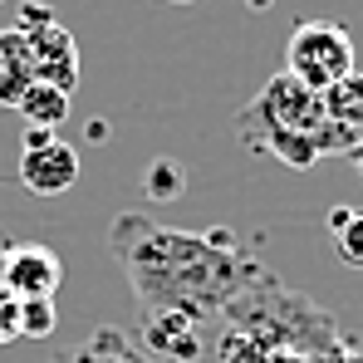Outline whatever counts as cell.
I'll use <instances>...</instances> for the list:
<instances>
[{
  "label": "cell",
  "mask_w": 363,
  "mask_h": 363,
  "mask_svg": "<svg viewBox=\"0 0 363 363\" xmlns=\"http://www.w3.org/2000/svg\"><path fill=\"white\" fill-rule=\"evenodd\" d=\"M143 191H147V201H182V191H186V167H182L177 157H157V162H147V172H143Z\"/></svg>",
  "instance_id": "obj_13"
},
{
  "label": "cell",
  "mask_w": 363,
  "mask_h": 363,
  "mask_svg": "<svg viewBox=\"0 0 363 363\" xmlns=\"http://www.w3.org/2000/svg\"><path fill=\"white\" fill-rule=\"evenodd\" d=\"M25 45H30V64H35L40 84H50L60 94L79 89V45H74V35L64 30L60 20L45 25V30H35V35H25Z\"/></svg>",
  "instance_id": "obj_8"
},
{
  "label": "cell",
  "mask_w": 363,
  "mask_h": 363,
  "mask_svg": "<svg viewBox=\"0 0 363 363\" xmlns=\"http://www.w3.org/2000/svg\"><path fill=\"white\" fill-rule=\"evenodd\" d=\"M15 177L35 196H64L79 182V152L60 138H50L40 147H20V172Z\"/></svg>",
  "instance_id": "obj_7"
},
{
  "label": "cell",
  "mask_w": 363,
  "mask_h": 363,
  "mask_svg": "<svg viewBox=\"0 0 363 363\" xmlns=\"http://www.w3.org/2000/svg\"><path fill=\"white\" fill-rule=\"evenodd\" d=\"M334 250H339V260H344V265L363 270V206L354 211V221H349L344 231H334Z\"/></svg>",
  "instance_id": "obj_15"
},
{
  "label": "cell",
  "mask_w": 363,
  "mask_h": 363,
  "mask_svg": "<svg viewBox=\"0 0 363 363\" xmlns=\"http://www.w3.org/2000/svg\"><path fill=\"white\" fill-rule=\"evenodd\" d=\"M50 138H60V133H50V128H25V133H20V147H40V143H50Z\"/></svg>",
  "instance_id": "obj_19"
},
{
  "label": "cell",
  "mask_w": 363,
  "mask_h": 363,
  "mask_svg": "<svg viewBox=\"0 0 363 363\" xmlns=\"http://www.w3.org/2000/svg\"><path fill=\"white\" fill-rule=\"evenodd\" d=\"M35 84V64H30V45L15 25L0 30V108H15L25 99V89Z\"/></svg>",
  "instance_id": "obj_9"
},
{
  "label": "cell",
  "mask_w": 363,
  "mask_h": 363,
  "mask_svg": "<svg viewBox=\"0 0 363 363\" xmlns=\"http://www.w3.org/2000/svg\"><path fill=\"white\" fill-rule=\"evenodd\" d=\"M104 138H108V123L94 118V123H89V143H104Z\"/></svg>",
  "instance_id": "obj_23"
},
{
  "label": "cell",
  "mask_w": 363,
  "mask_h": 363,
  "mask_svg": "<svg viewBox=\"0 0 363 363\" xmlns=\"http://www.w3.org/2000/svg\"><path fill=\"white\" fill-rule=\"evenodd\" d=\"M0 5H5V0H0Z\"/></svg>",
  "instance_id": "obj_27"
},
{
  "label": "cell",
  "mask_w": 363,
  "mask_h": 363,
  "mask_svg": "<svg viewBox=\"0 0 363 363\" xmlns=\"http://www.w3.org/2000/svg\"><path fill=\"white\" fill-rule=\"evenodd\" d=\"M162 5H196V0H162Z\"/></svg>",
  "instance_id": "obj_26"
},
{
  "label": "cell",
  "mask_w": 363,
  "mask_h": 363,
  "mask_svg": "<svg viewBox=\"0 0 363 363\" xmlns=\"http://www.w3.org/2000/svg\"><path fill=\"white\" fill-rule=\"evenodd\" d=\"M344 162H354V167L363 172V128L354 133V143H349V152H344Z\"/></svg>",
  "instance_id": "obj_21"
},
{
  "label": "cell",
  "mask_w": 363,
  "mask_h": 363,
  "mask_svg": "<svg viewBox=\"0 0 363 363\" xmlns=\"http://www.w3.org/2000/svg\"><path fill=\"white\" fill-rule=\"evenodd\" d=\"M55 363H147L138 349H133V339L123 334V329H94L79 349H69V354H60Z\"/></svg>",
  "instance_id": "obj_10"
},
{
  "label": "cell",
  "mask_w": 363,
  "mask_h": 363,
  "mask_svg": "<svg viewBox=\"0 0 363 363\" xmlns=\"http://www.w3.org/2000/svg\"><path fill=\"white\" fill-rule=\"evenodd\" d=\"M285 74H295L304 89L324 94L344 74H354V35L334 20H300L285 45Z\"/></svg>",
  "instance_id": "obj_4"
},
{
  "label": "cell",
  "mask_w": 363,
  "mask_h": 363,
  "mask_svg": "<svg viewBox=\"0 0 363 363\" xmlns=\"http://www.w3.org/2000/svg\"><path fill=\"white\" fill-rule=\"evenodd\" d=\"M108 250L138 295V309H177L196 324L221 319V309L260 275V260L236 245V231L216 226L196 236L143 211H123L108 226Z\"/></svg>",
  "instance_id": "obj_1"
},
{
  "label": "cell",
  "mask_w": 363,
  "mask_h": 363,
  "mask_svg": "<svg viewBox=\"0 0 363 363\" xmlns=\"http://www.w3.org/2000/svg\"><path fill=\"white\" fill-rule=\"evenodd\" d=\"M60 324L55 300H20V339H50Z\"/></svg>",
  "instance_id": "obj_14"
},
{
  "label": "cell",
  "mask_w": 363,
  "mask_h": 363,
  "mask_svg": "<svg viewBox=\"0 0 363 363\" xmlns=\"http://www.w3.org/2000/svg\"><path fill=\"white\" fill-rule=\"evenodd\" d=\"M138 339L152 359H172V363H196L206 354V334L191 314L177 309H143V324H138Z\"/></svg>",
  "instance_id": "obj_6"
},
{
  "label": "cell",
  "mask_w": 363,
  "mask_h": 363,
  "mask_svg": "<svg viewBox=\"0 0 363 363\" xmlns=\"http://www.w3.org/2000/svg\"><path fill=\"white\" fill-rule=\"evenodd\" d=\"M221 319H226V329L255 339L265 354L290 349V354H304V359H324L329 349H339L349 339V334H339V324H334L329 309H319L300 290H285L265 270L221 309Z\"/></svg>",
  "instance_id": "obj_2"
},
{
  "label": "cell",
  "mask_w": 363,
  "mask_h": 363,
  "mask_svg": "<svg viewBox=\"0 0 363 363\" xmlns=\"http://www.w3.org/2000/svg\"><path fill=\"white\" fill-rule=\"evenodd\" d=\"M319 104H324V118L339 123V128H363V74H344L339 84H329L324 94H319Z\"/></svg>",
  "instance_id": "obj_12"
},
{
  "label": "cell",
  "mask_w": 363,
  "mask_h": 363,
  "mask_svg": "<svg viewBox=\"0 0 363 363\" xmlns=\"http://www.w3.org/2000/svg\"><path fill=\"white\" fill-rule=\"evenodd\" d=\"M324 104L314 89H304L295 74H275L241 113H236V133H241L245 147H260L265 138H280V133H319L324 128Z\"/></svg>",
  "instance_id": "obj_3"
},
{
  "label": "cell",
  "mask_w": 363,
  "mask_h": 363,
  "mask_svg": "<svg viewBox=\"0 0 363 363\" xmlns=\"http://www.w3.org/2000/svg\"><path fill=\"white\" fill-rule=\"evenodd\" d=\"M20 339V300L0 285V349Z\"/></svg>",
  "instance_id": "obj_16"
},
{
  "label": "cell",
  "mask_w": 363,
  "mask_h": 363,
  "mask_svg": "<svg viewBox=\"0 0 363 363\" xmlns=\"http://www.w3.org/2000/svg\"><path fill=\"white\" fill-rule=\"evenodd\" d=\"M314 363H363V349H354V339H344L339 349H329L324 359H314Z\"/></svg>",
  "instance_id": "obj_18"
},
{
  "label": "cell",
  "mask_w": 363,
  "mask_h": 363,
  "mask_svg": "<svg viewBox=\"0 0 363 363\" xmlns=\"http://www.w3.org/2000/svg\"><path fill=\"white\" fill-rule=\"evenodd\" d=\"M15 113L25 118V128H50V133H60V123L69 118V94L60 89H50V84H30L25 89V99L15 104Z\"/></svg>",
  "instance_id": "obj_11"
},
{
  "label": "cell",
  "mask_w": 363,
  "mask_h": 363,
  "mask_svg": "<svg viewBox=\"0 0 363 363\" xmlns=\"http://www.w3.org/2000/svg\"><path fill=\"white\" fill-rule=\"evenodd\" d=\"M5 250H10V236L0 231V265H5Z\"/></svg>",
  "instance_id": "obj_24"
},
{
  "label": "cell",
  "mask_w": 363,
  "mask_h": 363,
  "mask_svg": "<svg viewBox=\"0 0 363 363\" xmlns=\"http://www.w3.org/2000/svg\"><path fill=\"white\" fill-rule=\"evenodd\" d=\"M0 285L15 300H55V290L64 285L60 250L45 241H10L5 265H0Z\"/></svg>",
  "instance_id": "obj_5"
},
{
  "label": "cell",
  "mask_w": 363,
  "mask_h": 363,
  "mask_svg": "<svg viewBox=\"0 0 363 363\" xmlns=\"http://www.w3.org/2000/svg\"><path fill=\"white\" fill-rule=\"evenodd\" d=\"M354 211H359V206H334V211H329V231H344V226L354 221Z\"/></svg>",
  "instance_id": "obj_20"
},
{
  "label": "cell",
  "mask_w": 363,
  "mask_h": 363,
  "mask_svg": "<svg viewBox=\"0 0 363 363\" xmlns=\"http://www.w3.org/2000/svg\"><path fill=\"white\" fill-rule=\"evenodd\" d=\"M45 25H55V10H50V5H20V10H15V30H20V35H35V30H45Z\"/></svg>",
  "instance_id": "obj_17"
},
{
  "label": "cell",
  "mask_w": 363,
  "mask_h": 363,
  "mask_svg": "<svg viewBox=\"0 0 363 363\" xmlns=\"http://www.w3.org/2000/svg\"><path fill=\"white\" fill-rule=\"evenodd\" d=\"M265 363H314V359H304V354H290V349H280V354H270Z\"/></svg>",
  "instance_id": "obj_22"
},
{
  "label": "cell",
  "mask_w": 363,
  "mask_h": 363,
  "mask_svg": "<svg viewBox=\"0 0 363 363\" xmlns=\"http://www.w3.org/2000/svg\"><path fill=\"white\" fill-rule=\"evenodd\" d=\"M245 5H250V10H270V0H245Z\"/></svg>",
  "instance_id": "obj_25"
}]
</instances>
